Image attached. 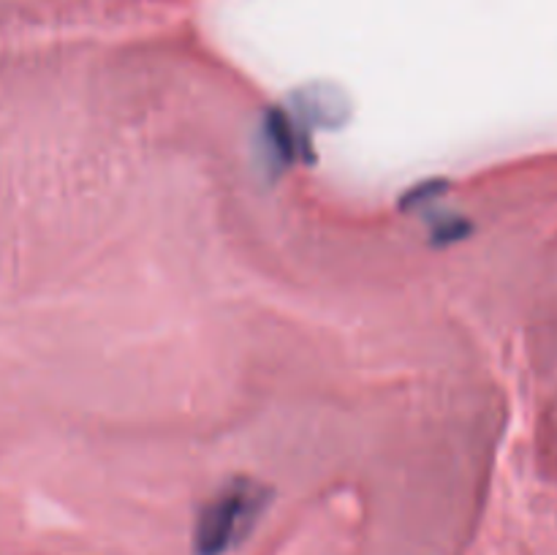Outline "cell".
<instances>
[{
    "instance_id": "cell-1",
    "label": "cell",
    "mask_w": 557,
    "mask_h": 555,
    "mask_svg": "<svg viewBox=\"0 0 557 555\" xmlns=\"http://www.w3.org/2000/svg\"><path fill=\"white\" fill-rule=\"evenodd\" d=\"M259 511L253 495H226L210 506L199 522V533H196V550L201 555H223L232 550L245 533L253 526V517Z\"/></svg>"
}]
</instances>
